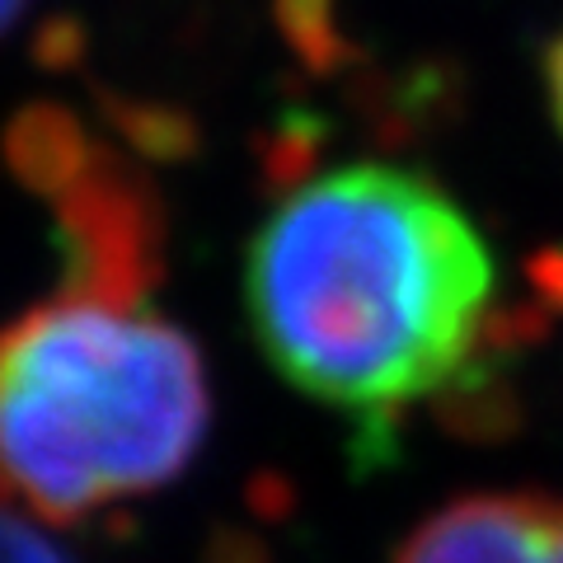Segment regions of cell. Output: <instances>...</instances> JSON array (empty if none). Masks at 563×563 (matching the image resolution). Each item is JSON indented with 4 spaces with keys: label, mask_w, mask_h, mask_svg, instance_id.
Instances as JSON below:
<instances>
[{
    "label": "cell",
    "mask_w": 563,
    "mask_h": 563,
    "mask_svg": "<svg viewBox=\"0 0 563 563\" xmlns=\"http://www.w3.org/2000/svg\"><path fill=\"white\" fill-rule=\"evenodd\" d=\"M544 90H550V113H554L559 132H563V33L554 38L550 57H544Z\"/></svg>",
    "instance_id": "6"
},
{
    "label": "cell",
    "mask_w": 563,
    "mask_h": 563,
    "mask_svg": "<svg viewBox=\"0 0 563 563\" xmlns=\"http://www.w3.org/2000/svg\"><path fill=\"white\" fill-rule=\"evenodd\" d=\"M10 165L47 207L62 282L155 296L165 273V225L151 188L70 113L33 109L10 132Z\"/></svg>",
    "instance_id": "3"
},
{
    "label": "cell",
    "mask_w": 563,
    "mask_h": 563,
    "mask_svg": "<svg viewBox=\"0 0 563 563\" xmlns=\"http://www.w3.org/2000/svg\"><path fill=\"white\" fill-rule=\"evenodd\" d=\"M24 10H29V0H0V38L24 20Z\"/></svg>",
    "instance_id": "7"
},
{
    "label": "cell",
    "mask_w": 563,
    "mask_h": 563,
    "mask_svg": "<svg viewBox=\"0 0 563 563\" xmlns=\"http://www.w3.org/2000/svg\"><path fill=\"white\" fill-rule=\"evenodd\" d=\"M395 563H563V498L470 493L404 536Z\"/></svg>",
    "instance_id": "4"
},
{
    "label": "cell",
    "mask_w": 563,
    "mask_h": 563,
    "mask_svg": "<svg viewBox=\"0 0 563 563\" xmlns=\"http://www.w3.org/2000/svg\"><path fill=\"white\" fill-rule=\"evenodd\" d=\"M0 563H70V554L5 488H0Z\"/></svg>",
    "instance_id": "5"
},
{
    "label": "cell",
    "mask_w": 563,
    "mask_h": 563,
    "mask_svg": "<svg viewBox=\"0 0 563 563\" xmlns=\"http://www.w3.org/2000/svg\"><path fill=\"white\" fill-rule=\"evenodd\" d=\"M211 428L202 347L155 296L57 282L0 324V488L76 526L179 484Z\"/></svg>",
    "instance_id": "2"
},
{
    "label": "cell",
    "mask_w": 563,
    "mask_h": 563,
    "mask_svg": "<svg viewBox=\"0 0 563 563\" xmlns=\"http://www.w3.org/2000/svg\"><path fill=\"white\" fill-rule=\"evenodd\" d=\"M498 263L422 169L357 161L291 184L244 250V314L268 366L320 409L390 432L488 339Z\"/></svg>",
    "instance_id": "1"
}]
</instances>
